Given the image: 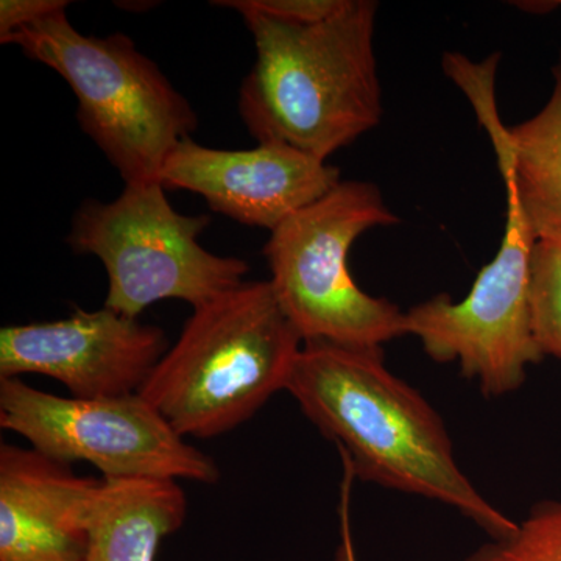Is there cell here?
Returning <instances> with one entry per match:
<instances>
[{
    "label": "cell",
    "instance_id": "ac0fdd59",
    "mask_svg": "<svg viewBox=\"0 0 561 561\" xmlns=\"http://www.w3.org/2000/svg\"><path fill=\"white\" fill-rule=\"evenodd\" d=\"M343 463V461H342ZM353 471L348 465L343 463V479L341 483V504H339V519H341V546L332 561H359L354 548L353 534H351L350 500L351 486L354 481Z\"/></svg>",
    "mask_w": 561,
    "mask_h": 561
},
{
    "label": "cell",
    "instance_id": "2e32d148",
    "mask_svg": "<svg viewBox=\"0 0 561 561\" xmlns=\"http://www.w3.org/2000/svg\"><path fill=\"white\" fill-rule=\"evenodd\" d=\"M242 7L289 24H319L345 7L346 0H238Z\"/></svg>",
    "mask_w": 561,
    "mask_h": 561
},
{
    "label": "cell",
    "instance_id": "4fadbf2b",
    "mask_svg": "<svg viewBox=\"0 0 561 561\" xmlns=\"http://www.w3.org/2000/svg\"><path fill=\"white\" fill-rule=\"evenodd\" d=\"M179 482L101 479L88 504L84 561H154L161 541L186 519Z\"/></svg>",
    "mask_w": 561,
    "mask_h": 561
},
{
    "label": "cell",
    "instance_id": "7c38bea8",
    "mask_svg": "<svg viewBox=\"0 0 561 561\" xmlns=\"http://www.w3.org/2000/svg\"><path fill=\"white\" fill-rule=\"evenodd\" d=\"M553 90L534 117L507 128L501 122L490 69H474L459 81L479 122L489 133L496 158L507 162L519 198L538 232L561 228V54L553 66Z\"/></svg>",
    "mask_w": 561,
    "mask_h": 561
},
{
    "label": "cell",
    "instance_id": "5bb4252c",
    "mask_svg": "<svg viewBox=\"0 0 561 561\" xmlns=\"http://www.w3.org/2000/svg\"><path fill=\"white\" fill-rule=\"evenodd\" d=\"M531 330L542 356L561 360V228L538 232L531 253Z\"/></svg>",
    "mask_w": 561,
    "mask_h": 561
},
{
    "label": "cell",
    "instance_id": "52a82bcc",
    "mask_svg": "<svg viewBox=\"0 0 561 561\" xmlns=\"http://www.w3.org/2000/svg\"><path fill=\"white\" fill-rule=\"evenodd\" d=\"M507 195L504 238L494 260L479 272L470 294L454 302L448 294L405 312V334L420 339L432 360L457 362L489 398L523 386L530 365L545 359L531 330L530 224L507 162L496 158Z\"/></svg>",
    "mask_w": 561,
    "mask_h": 561
},
{
    "label": "cell",
    "instance_id": "9c48e42d",
    "mask_svg": "<svg viewBox=\"0 0 561 561\" xmlns=\"http://www.w3.org/2000/svg\"><path fill=\"white\" fill-rule=\"evenodd\" d=\"M171 348L164 331L105 308L0 331V379L49 376L77 398L139 393Z\"/></svg>",
    "mask_w": 561,
    "mask_h": 561
},
{
    "label": "cell",
    "instance_id": "8fae6325",
    "mask_svg": "<svg viewBox=\"0 0 561 561\" xmlns=\"http://www.w3.org/2000/svg\"><path fill=\"white\" fill-rule=\"evenodd\" d=\"M101 479L35 449L0 446V561H84L88 504Z\"/></svg>",
    "mask_w": 561,
    "mask_h": 561
},
{
    "label": "cell",
    "instance_id": "9a60e30c",
    "mask_svg": "<svg viewBox=\"0 0 561 561\" xmlns=\"http://www.w3.org/2000/svg\"><path fill=\"white\" fill-rule=\"evenodd\" d=\"M467 561H561V497L535 504L511 535L485 542Z\"/></svg>",
    "mask_w": 561,
    "mask_h": 561
},
{
    "label": "cell",
    "instance_id": "5b68a950",
    "mask_svg": "<svg viewBox=\"0 0 561 561\" xmlns=\"http://www.w3.org/2000/svg\"><path fill=\"white\" fill-rule=\"evenodd\" d=\"M398 224L370 181H341L271 232L264 256L280 309L302 342L382 346L405 335V313L351 276V247L364 232Z\"/></svg>",
    "mask_w": 561,
    "mask_h": 561
},
{
    "label": "cell",
    "instance_id": "30bf717a",
    "mask_svg": "<svg viewBox=\"0 0 561 561\" xmlns=\"http://www.w3.org/2000/svg\"><path fill=\"white\" fill-rule=\"evenodd\" d=\"M160 181L165 190L202 195L228 219L272 232L342 180L334 165L284 144L220 150L187 138L169 154Z\"/></svg>",
    "mask_w": 561,
    "mask_h": 561
},
{
    "label": "cell",
    "instance_id": "6da1fadb",
    "mask_svg": "<svg viewBox=\"0 0 561 561\" xmlns=\"http://www.w3.org/2000/svg\"><path fill=\"white\" fill-rule=\"evenodd\" d=\"M286 391L354 478L442 502L491 540L516 529L461 471L445 421L387 368L382 346L302 343Z\"/></svg>",
    "mask_w": 561,
    "mask_h": 561
},
{
    "label": "cell",
    "instance_id": "d6986e66",
    "mask_svg": "<svg viewBox=\"0 0 561 561\" xmlns=\"http://www.w3.org/2000/svg\"><path fill=\"white\" fill-rule=\"evenodd\" d=\"M560 5H561V2H560Z\"/></svg>",
    "mask_w": 561,
    "mask_h": 561
},
{
    "label": "cell",
    "instance_id": "e0dca14e",
    "mask_svg": "<svg viewBox=\"0 0 561 561\" xmlns=\"http://www.w3.org/2000/svg\"><path fill=\"white\" fill-rule=\"evenodd\" d=\"M68 0H2L0 2V43L51 14L68 10Z\"/></svg>",
    "mask_w": 561,
    "mask_h": 561
},
{
    "label": "cell",
    "instance_id": "ba28073f",
    "mask_svg": "<svg viewBox=\"0 0 561 561\" xmlns=\"http://www.w3.org/2000/svg\"><path fill=\"white\" fill-rule=\"evenodd\" d=\"M0 426L50 459L88 461L103 479L217 483L219 467L139 393L58 397L20 378L0 379Z\"/></svg>",
    "mask_w": 561,
    "mask_h": 561
},
{
    "label": "cell",
    "instance_id": "3957f363",
    "mask_svg": "<svg viewBox=\"0 0 561 561\" xmlns=\"http://www.w3.org/2000/svg\"><path fill=\"white\" fill-rule=\"evenodd\" d=\"M302 343L271 280H245L194 309L139 394L181 437H219L287 390Z\"/></svg>",
    "mask_w": 561,
    "mask_h": 561
},
{
    "label": "cell",
    "instance_id": "8992f818",
    "mask_svg": "<svg viewBox=\"0 0 561 561\" xmlns=\"http://www.w3.org/2000/svg\"><path fill=\"white\" fill-rule=\"evenodd\" d=\"M209 225L206 214L173 209L161 181L125 184L116 201L80 206L68 245L105 267V308L138 319L154 302L180 300L197 309L245 283L247 261L201 245Z\"/></svg>",
    "mask_w": 561,
    "mask_h": 561
},
{
    "label": "cell",
    "instance_id": "277c9868",
    "mask_svg": "<svg viewBox=\"0 0 561 561\" xmlns=\"http://www.w3.org/2000/svg\"><path fill=\"white\" fill-rule=\"evenodd\" d=\"M7 44L66 80L79 103L81 130L125 184L160 181L171 151L197 130L191 103L125 33L83 35L65 10L18 32Z\"/></svg>",
    "mask_w": 561,
    "mask_h": 561
},
{
    "label": "cell",
    "instance_id": "7a4b0ae2",
    "mask_svg": "<svg viewBox=\"0 0 561 561\" xmlns=\"http://www.w3.org/2000/svg\"><path fill=\"white\" fill-rule=\"evenodd\" d=\"M256 61L242 81L239 113L257 144L294 147L327 162L382 119L375 54L378 2L346 0L319 24H289L242 7Z\"/></svg>",
    "mask_w": 561,
    "mask_h": 561
}]
</instances>
